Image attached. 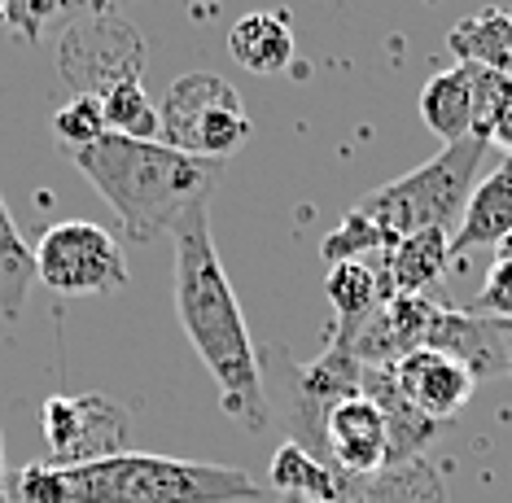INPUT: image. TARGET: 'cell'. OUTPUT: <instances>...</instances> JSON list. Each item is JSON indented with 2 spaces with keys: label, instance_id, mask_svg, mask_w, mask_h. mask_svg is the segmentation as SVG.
<instances>
[{
  "label": "cell",
  "instance_id": "6da1fadb",
  "mask_svg": "<svg viewBox=\"0 0 512 503\" xmlns=\"http://www.w3.org/2000/svg\"><path fill=\"white\" fill-rule=\"evenodd\" d=\"M176 241V272H171V294L184 337L193 342L202 368L219 385V407L237 420L241 429L259 434L272 420L259 372V346L250 342L246 315L237 307V294L228 285V272L219 263L215 232H211V202H197L171 228Z\"/></svg>",
  "mask_w": 512,
  "mask_h": 503
},
{
  "label": "cell",
  "instance_id": "7a4b0ae2",
  "mask_svg": "<svg viewBox=\"0 0 512 503\" xmlns=\"http://www.w3.org/2000/svg\"><path fill=\"white\" fill-rule=\"evenodd\" d=\"M66 158L88 175L132 241H154L176 228V219L197 202H211V189L224 175V162L193 158L162 140L101 136L97 145L66 149Z\"/></svg>",
  "mask_w": 512,
  "mask_h": 503
},
{
  "label": "cell",
  "instance_id": "3957f363",
  "mask_svg": "<svg viewBox=\"0 0 512 503\" xmlns=\"http://www.w3.org/2000/svg\"><path fill=\"white\" fill-rule=\"evenodd\" d=\"M263 486L232 464L119 451L66 469V503H259Z\"/></svg>",
  "mask_w": 512,
  "mask_h": 503
},
{
  "label": "cell",
  "instance_id": "277c9868",
  "mask_svg": "<svg viewBox=\"0 0 512 503\" xmlns=\"http://www.w3.org/2000/svg\"><path fill=\"white\" fill-rule=\"evenodd\" d=\"M486 140L482 136H464L456 145H442L425 167L399 175V180L372 189L364 202H355L359 215H368L372 224L390 237V245L421 228H442L456 232L469 193L477 184V167L486 158Z\"/></svg>",
  "mask_w": 512,
  "mask_h": 503
},
{
  "label": "cell",
  "instance_id": "5b68a950",
  "mask_svg": "<svg viewBox=\"0 0 512 503\" xmlns=\"http://www.w3.org/2000/svg\"><path fill=\"white\" fill-rule=\"evenodd\" d=\"M259 372H263V394L267 407L281 412L289 442L329 464V442H324V420L342 399L359 394L364 364L346 346H324L320 359L298 364L285 346H259ZM333 469V464H329ZM337 473V469H333Z\"/></svg>",
  "mask_w": 512,
  "mask_h": 503
},
{
  "label": "cell",
  "instance_id": "8992f818",
  "mask_svg": "<svg viewBox=\"0 0 512 503\" xmlns=\"http://www.w3.org/2000/svg\"><path fill=\"white\" fill-rule=\"evenodd\" d=\"M250 136V114L237 88L211 70H189L158 105V140L180 154L224 162Z\"/></svg>",
  "mask_w": 512,
  "mask_h": 503
},
{
  "label": "cell",
  "instance_id": "52a82bcc",
  "mask_svg": "<svg viewBox=\"0 0 512 503\" xmlns=\"http://www.w3.org/2000/svg\"><path fill=\"white\" fill-rule=\"evenodd\" d=\"M36 280L53 294H110L127 285V254L101 224L66 219L36 245Z\"/></svg>",
  "mask_w": 512,
  "mask_h": 503
},
{
  "label": "cell",
  "instance_id": "ba28073f",
  "mask_svg": "<svg viewBox=\"0 0 512 503\" xmlns=\"http://www.w3.org/2000/svg\"><path fill=\"white\" fill-rule=\"evenodd\" d=\"M40 429L53 451V464L71 469V464H92L123 451L127 412L101 394H75V399L53 394L40 407Z\"/></svg>",
  "mask_w": 512,
  "mask_h": 503
},
{
  "label": "cell",
  "instance_id": "9c48e42d",
  "mask_svg": "<svg viewBox=\"0 0 512 503\" xmlns=\"http://www.w3.org/2000/svg\"><path fill=\"white\" fill-rule=\"evenodd\" d=\"M438 307L442 302L429 294H399L386 307L372 311L346 342H333V346H346L364 368H394L399 359H407L412 350H421L429 342Z\"/></svg>",
  "mask_w": 512,
  "mask_h": 503
},
{
  "label": "cell",
  "instance_id": "30bf717a",
  "mask_svg": "<svg viewBox=\"0 0 512 503\" xmlns=\"http://www.w3.org/2000/svg\"><path fill=\"white\" fill-rule=\"evenodd\" d=\"M324 442H329V464L351 482L381 473L390 464L386 416L364 394H351V399L333 407L329 420H324Z\"/></svg>",
  "mask_w": 512,
  "mask_h": 503
},
{
  "label": "cell",
  "instance_id": "8fae6325",
  "mask_svg": "<svg viewBox=\"0 0 512 503\" xmlns=\"http://www.w3.org/2000/svg\"><path fill=\"white\" fill-rule=\"evenodd\" d=\"M390 372H394V381H399L403 399L412 403L421 416L434 420V425L464 412V403H469L473 390H477L473 372L464 368L460 359L442 355V350H434V346L412 350V355L399 359Z\"/></svg>",
  "mask_w": 512,
  "mask_h": 503
},
{
  "label": "cell",
  "instance_id": "7c38bea8",
  "mask_svg": "<svg viewBox=\"0 0 512 503\" xmlns=\"http://www.w3.org/2000/svg\"><path fill=\"white\" fill-rule=\"evenodd\" d=\"M324 298H329V307H333L329 342H346L372 311L386 307V302L394 298L390 276H386V267H381V254H372V259L333 263L329 276H324Z\"/></svg>",
  "mask_w": 512,
  "mask_h": 503
},
{
  "label": "cell",
  "instance_id": "4fadbf2b",
  "mask_svg": "<svg viewBox=\"0 0 512 503\" xmlns=\"http://www.w3.org/2000/svg\"><path fill=\"white\" fill-rule=\"evenodd\" d=\"M508 232H512V154L486 180L473 184L469 206H464L460 224L451 232V259L482 250V245H499Z\"/></svg>",
  "mask_w": 512,
  "mask_h": 503
},
{
  "label": "cell",
  "instance_id": "5bb4252c",
  "mask_svg": "<svg viewBox=\"0 0 512 503\" xmlns=\"http://www.w3.org/2000/svg\"><path fill=\"white\" fill-rule=\"evenodd\" d=\"M359 394L377 403V412L386 416V434H390V464H407L421 460V451L434 442L438 425L429 416H421L412 403L403 399L399 381H394L390 368H364V381H359Z\"/></svg>",
  "mask_w": 512,
  "mask_h": 503
},
{
  "label": "cell",
  "instance_id": "9a60e30c",
  "mask_svg": "<svg viewBox=\"0 0 512 503\" xmlns=\"http://www.w3.org/2000/svg\"><path fill=\"white\" fill-rule=\"evenodd\" d=\"M421 123L434 132L442 145H456V140L473 136L477 127V101H473V79L469 66L456 62L438 75L425 79L421 88Z\"/></svg>",
  "mask_w": 512,
  "mask_h": 503
},
{
  "label": "cell",
  "instance_id": "2e32d148",
  "mask_svg": "<svg viewBox=\"0 0 512 503\" xmlns=\"http://www.w3.org/2000/svg\"><path fill=\"white\" fill-rule=\"evenodd\" d=\"M451 263V232L442 228H421L407 232L381 254V267L390 276L394 298L399 294H429V285H438V276Z\"/></svg>",
  "mask_w": 512,
  "mask_h": 503
},
{
  "label": "cell",
  "instance_id": "e0dca14e",
  "mask_svg": "<svg viewBox=\"0 0 512 503\" xmlns=\"http://www.w3.org/2000/svg\"><path fill=\"white\" fill-rule=\"evenodd\" d=\"M346 503H447V486L442 473L425 460H407V464H386L381 473L342 482Z\"/></svg>",
  "mask_w": 512,
  "mask_h": 503
},
{
  "label": "cell",
  "instance_id": "ac0fdd59",
  "mask_svg": "<svg viewBox=\"0 0 512 503\" xmlns=\"http://www.w3.org/2000/svg\"><path fill=\"white\" fill-rule=\"evenodd\" d=\"M228 53L250 75H281L294 62V31H289V22L281 14H246L232 22Z\"/></svg>",
  "mask_w": 512,
  "mask_h": 503
},
{
  "label": "cell",
  "instance_id": "d6986e66",
  "mask_svg": "<svg viewBox=\"0 0 512 503\" xmlns=\"http://www.w3.org/2000/svg\"><path fill=\"white\" fill-rule=\"evenodd\" d=\"M447 49L456 62L491 66L512 79V9H477L473 18H460L447 31Z\"/></svg>",
  "mask_w": 512,
  "mask_h": 503
},
{
  "label": "cell",
  "instance_id": "ffe728a7",
  "mask_svg": "<svg viewBox=\"0 0 512 503\" xmlns=\"http://www.w3.org/2000/svg\"><path fill=\"white\" fill-rule=\"evenodd\" d=\"M31 285H36V250L22 241L14 215H9L5 197H0V315L5 320L22 315Z\"/></svg>",
  "mask_w": 512,
  "mask_h": 503
},
{
  "label": "cell",
  "instance_id": "44dd1931",
  "mask_svg": "<svg viewBox=\"0 0 512 503\" xmlns=\"http://www.w3.org/2000/svg\"><path fill=\"white\" fill-rule=\"evenodd\" d=\"M342 473H333L329 464H320L316 455H307L294 442H281V451L272 455V486L281 495L298 499H324V495H342Z\"/></svg>",
  "mask_w": 512,
  "mask_h": 503
},
{
  "label": "cell",
  "instance_id": "7402d4cb",
  "mask_svg": "<svg viewBox=\"0 0 512 503\" xmlns=\"http://www.w3.org/2000/svg\"><path fill=\"white\" fill-rule=\"evenodd\" d=\"M97 97H101V105H106L110 132L132 136V140H158V105L145 97L141 75L114 79V84H106Z\"/></svg>",
  "mask_w": 512,
  "mask_h": 503
},
{
  "label": "cell",
  "instance_id": "603a6c76",
  "mask_svg": "<svg viewBox=\"0 0 512 503\" xmlns=\"http://www.w3.org/2000/svg\"><path fill=\"white\" fill-rule=\"evenodd\" d=\"M53 136H57V145H62V154L66 149L97 145L101 136H110L106 105H101L97 92H75V97L53 114Z\"/></svg>",
  "mask_w": 512,
  "mask_h": 503
},
{
  "label": "cell",
  "instance_id": "cb8c5ba5",
  "mask_svg": "<svg viewBox=\"0 0 512 503\" xmlns=\"http://www.w3.org/2000/svg\"><path fill=\"white\" fill-rule=\"evenodd\" d=\"M9 495L18 503H66V469L62 464H27L14 477Z\"/></svg>",
  "mask_w": 512,
  "mask_h": 503
},
{
  "label": "cell",
  "instance_id": "d4e9b609",
  "mask_svg": "<svg viewBox=\"0 0 512 503\" xmlns=\"http://www.w3.org/2000/svg\"><path fill=\"white\" fill-rule=\"evenodd\" d=\"M71 14V0H9L5 9V27H14L27 44L40 40V31L49 27L53 18Z\"/></svg>",
  "mask_w": 512,
  "mask_h": 503
},
{
  "label": "cell",
  "instance_id": "484cf974",
  "mask_svg": "<svg viewBox=\"0 0 512 503\" xmlns=\"http://www.w3.org/2000/svg\"><path fill=\"white\" fill-rule=\"evenodd\" d=\"M469 311L491 315V320H512V263H491L482 294L469 302Z\"/></svg>",
  "mask_w": 512,
  "mask_h": 503
},
{
  "label": "cell",
  "instance_id": "4316f807",
  "mask_svg": "<svg viewBox=\"0 0 512 503\" xmlns=\"http://www.w3.org/2000/svg\"><path fill=\"white\" fill-rule=\"evenodd\" d=\"M486 145H499L504 154H512V101L499 110V119L491 123V136H486Z\"/></svg>",
  "mask_w": 512,
  "mask_h": 503
},
{
  "label": "cell",
  "instance_id": "83f0119b",
  "mask_svg": "<svg viewBox=\"0 0 512 503\" xmlns=\"http://www.w3.org/2000/svg\"><path fill=\"white\" fill-rule=\"evenodd\" d=\"M110 5L114 0H71V9H88V14H97V18H106Z\"/></svg>",
  "mask_w": 512,
  "mask_h": 503
},
{
  "label": "cell",
  "instance_id": "f1b7e54d",
  "mask_svg": "<svg viewBox=\"0 0 512 503\" xmlns=\"http://www.w3.org/2000/svg\"><path fill=\"white\" fill-rule=\"evenodd\" d=\"M504 377H512V320H504Z\"/></svg>",
  "mask_w": 512,
  "mask_h": 503
},
{
  "label": "cell",
  "instance_id": "f546056e",
  "mask_svg": "<svg viewBox=\"0 0 512 503\" xmlns=\"http://www.w3.org/2000/svg\"><path fill=\"white\" fill-rule=\"evenodd\" d=\"M0 503H14V495H9V473H5V447H0Z\"/></svg>",
  "mask_w": 512,
  "mask_h": 503
},
{
  "label": "cell",
  "instance_id": "4dcf8cb0",
  "mask_svg": "<svg viewBox=\"0 0 512 503\" xmlns=\"http://www.w3.org/2000/svg\"><path fill=\"white\" fill-rule=\"evenodd\" d=\"M495 259H499V263H512V232H508V237L495 245Z\"/></svg>",
  "mask_w": 512,
  "mask_h": 503
},
{
  "label": "cell",
  "instance_id": "1f68e13d",
  "mask_svg": "<svg viewBox=\"0 0 512 503\" xmlns=\"http://www.w3.org/2000/svg\"><path fill=\"white\" fill-rule=\"evenodd\" d=\"M302 503H346L342 495H324V499H302Z\"/></svg>",
  "mask_w": 512,
  "mask_h": 503
},
{
  "label": "cell",
  "instance_id": "d6a6232c",
  "mask_svg": "<svg viewBox=\"0 0 512 503\" xmlns=\"http://www.w3.org/2000/svg\"><path fill=\"white\" fill-rule=\"evenodd\" d=\"M281 503H302V499L298 495H281Z\"/></svg>",
  "mask_w": 512,
  "mask_h": 503
},
{
  "label": "cell",
  "instance_id": "836d02e7",
  "mask_svg": "<svg viewBox=\"0 0 512 503\" xmlns=\"http://www.w3.org/2000/svg\"><path fill=\"white\" fill-rule=\"evenodd\" d=\"M5 9H9V0H0V22H5Z\"/></svg>",
  "mask_w": 512,
  "mask_h": 503
}]
</instances>
